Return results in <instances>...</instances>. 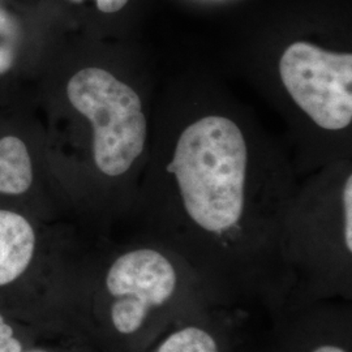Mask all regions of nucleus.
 <instances>
[{
	"mask_svg": "<svg viewBox=\"0 0 352 352\" xmlns=\"http://www.w3.org/2000/svg\"><path fill=\"white\" fill-rule=\"evenodd\" d=\"M101 292L103 324L119 352L142 351L179 316L221 299L182 256L157 241L113 257Z\"/></svg>",
	"mask_w": 352,
	"mask_h": 352,
	"instance_id": "nucleus-1",
	"label": "nucleus"
},
{
	"mask_svg": "<svg viewBox=\"0 0 352 352\" xmlns=\"http://www.w3.org/2000/svg\"><path fill=\"white\" fill-rule=\"evenodd\" d=\"M71 104L93 126V155L104 175H123L144 151L148 123L138 93L102 68H84L67 85Z\"/></svg>",
	"mask_w": 352,
	"mask_h": 352,
	"instance_id": "nucleus-2",
	"label": "nucleus"
},
{
	"mask_svg": "<svg viewBox=\"0 0 352 352\" xmlns=\"http://www.w3.org/2000/svg\"><path fill=\"white\" fill-rule=\"evenodd\" d=\"M280 80L291 98L316 124L340 131L352 120V55L295 42L279 60Z\"/></svg>",
	"mask_w": 352,
	"mask_h": 352,
	"instance_id": "nucleus-3",
	"label": "nucleus"
},
{
	"mask_svg": "<svg viewBox=\"0 0 352 352\" xmlns=\"http://www.w3.org/2000/svg\"><path fill=\"white\" fill-rule=\"evenodd\" d=\"M267 315L212 299L179 316L141 352H257Z\"/></svg>",
	"mask_w": 352,
	"mask_h": 352,
	"instance_id": "nucleus-4",
	"label": "nucleus"
},
{
	"mask_svg": "<svg viewBox=\"0 0 352 352\" xmlns=\"http://www.w3.org/2000/svg\"><path fill=\"white\" fill-rule=\"evenodd\" d=\"M257 352H352V300H292L267 315Z\"/></svg>",
	"mask_w": 352,
	"mask_h": 352,
	"instance_id": "nucleus-5",
	"label": "nucleus"
},
{
	"mask_svg": "<svg viewBox=\"0 0 352 352\" xmlns=\"http://www.w3.org/2000/svg\"><path fill=\"white\" fill-rule=\"evenodd\" d=\"M36 234L20 214L0 210V287L20 277L32 263Z\"/></svg>",
	"mask_w": 352,
	"mask_h": 352,
	"instance_id": "nucleus-6",
	"label": "nucleus"
},
{
	"mask_svg": "<svg viewBox=\"0 0 352 352\" xmlns=\"http://www.w3.org/2000/svg\"><path fill=\"white\" fill-rule=\"evenodd\" d=\"M32 182V160L24 141L13 136L0 140V193L21 195Z\"/></svg>",
	"mask_w": 352,
	"mask_h": 352,
	"instance_id": "nucleus-7",
	"label": "nucleus"
},
{
	"mask_svg": "<svg viewBox=\"0 0 352 352\" xmlns=\"http://www.w3.org/2000/svg\"><path fill=\"white\" fill-rule=\"evenodd\" d=\"M19 26L12 16L0 8V75L8 72L14 64L19 49Z\"/></svg>",
	"mask_w": 352,
	"mask_h": 352,
	"instance_id": "nucleus-8",
	"label": "nucleus"
},
{
	"mask_svg": "<svg viewBox=\"0 0 352 352\" xmlns=\"http://www.w3.org/2000/svg\"><path fill=\"white\" fill-rule=\"evenodd\" d=\"M0 352H23L21 342L14 338L12 327L0 315Z\"/></svg>",
	"mask_w": 352,
	"mask_h": 352,
	"instance_id": "nucleus-9",
	"label": "nucleus"
},
{
	"mask_svg": "<svg viewBox=\"0 0 352 352\" xmlns=\"http://www.w3.org/2000/svg\"><path fill=\"white\" fill-rule=\"evenodd\" d=\"M69 3H81L82 0H67ZM98 10L103 13H115L124 8L128 0H96Z\"/></svg>",
	"mask_w": 352,
	"mask_h": 352,
	"instance_id": "nucleus-10",
	"label": "nucleus"
},
{
	"mask_svg": "<svg viewBox=\"0 0 352 352\" xmlns=\"http://www.w3.org/2000/svg\"><path fill=\"white\" fill-rule=\"evenodd\" d=\"M28 352H47V351H45V350H34V351H28Z\"/></svg>",
	"mask_w": 352,
	"mask_h": 352,
	"instance_id": "nucleus-11",
	"label": "nucleus"
}]
</instances>
